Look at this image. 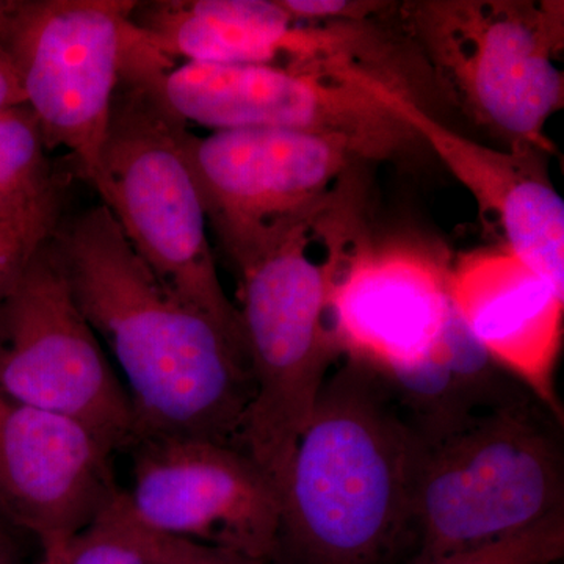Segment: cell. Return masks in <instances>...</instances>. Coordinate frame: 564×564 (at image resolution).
Wrapping results in <instances>:
<instances>
[{
    "label": "cell",
    "mask_w": 564,
    "mask_h": 564,
    "mask_svg": "<svg viewBox=\"0 0 564 564\" xmlns=\"http://www.w3.org/2000/svg\"><path fill=\"white\" fill-rule=\"evenodd\" d=\"M51 245L80 313L120 367L133 441L202 437L240 447L254 397L248 356L158 280L102 203L62 218Z\"/></svg>",
    "instance_id": "1"
},
{
    "label": "cell",
    "mask_w": 564,
    "mask_h": 564,
    "mask_svg": "<svg viewBox=\"0 0 564 564\" xmlns=\"http://www.w3.org/2000/svg\"><path fill=\"white\" fill-rule=\"evenodd\" d=\"M417 454L381 375L344 358L296 441L272 563L395 564L413 551Z\"/></svg>",
    "instance_id": "2"
},
{
    "label": "cell",
    "mask_w": 564,
    "mask_h": 564,
    "mask_svg": "<svg viewBox=\"0 0 564 564\" xmlns=\"http://www.w3.org/2000/svg\"><path fill=\"white\" fill-rule=\"evenodd\" d=\"M358 173L317 206L232 261L254 397L240 447L282 492L296 441L333 364L332 293L369 234Z\"/></svg>",
    "instance_id": "3"
},
{
    "label": "cell",
    "mask_w": 564,
    "mask_h": 564,
    "mask_svg": "<svg viewBox=\"0 0 564 564\" xmlns=\"http://www.w3.org/2000/svg\"><path fill=\"white\" fill-rule=\"evenodd\" d=\"M170 69L172 61L133 28L96 192L158 280L248 356L242 318L223 288L207 236L206 207L188 155L192 132L163 96Z\"/></svg>",
    "instance_id": "4"
},
{
    "label": "cell",
    "mask_w": 564,
    "mask_h": 564,
    "mask_svg": "<svg viewBox=\"0 0 564 564\" xmlns=\"http://www.w3.org/2000/svg\"><path fill=\"white\" fill-rule=\"evenodd\" d=\"M558 423L529 399L484 415L440 443L419 445L413 551L406 564L496 543L564 511Z\"/></svg>",
    "instance_id": "5"
},
{
    "label": "cell",
    "mask_w": 564,
    "mask_h": 564,
    "mask_svg": "<svg viewBox=\"0 0 564 564\" xmlns=\"http://www.w3.org/2000/svg\"><path fill=\"white\" fill-rule=\"evenodd\" d=\"M397 11L470 121L508 148L555 154L545 124L564 106L562 0H414Z\"/></svg>",
    "instance_id": "6"
},
{
    "label": "cell",
    "mask_w": 564,
    "mask_h": 564,
    "mask_svg": "<svg viewBox=\"0 0 564 564\" xmlns=\"http://www.w3.org/2000/svg\"><path fill=\"white\" fill-rule=\"evenodd\" d=\"M132 0H0V46L47 150L65 148L98 191L111 104L132 39Z\"/></svg>",
    "instance_id": "7"
},
{
    "label": "cell",
    "mask_w": 564,
    "mask_h": 564,
    "mask_svg": "<svg viewBox=\"0 0 564 564\" xmlns=\"http://www.w3.org/2000/svg\"><path fill=\"white\" fill-rule=\"evenodd\" d=\"M0 392L84 423L113 452L135 440L129 393L80 313L51 237L0 296Z\"/></svg>",
    "instance_id": "8"
},
{
    "label": "cell",
    "mask_w": 564,
    "mask_h": 564,
    "mask_svg": "<svg viewBox=\"0 0 564 564\" xmlns=\"http://www.w3.org/2000/svg\"><path fill=\"white\" fill-rule=\"evenodd\" d=\"M366 70L185 63L166 70L162 91L174 113L214 131L289 129L344 137L370 162H395L422 141L364 82Z\"/></svg>",
    "instance_id": "9"
},
{
    "label": "cell",
    "mask_w": 564,
    "mask_h": 564,
    "mask_svg": "<svg viewBox=\"0 0 564 564\" xmlns=\"http://www.w3.org/2000/svg\"><path fill=\"white\" fill-rule=\"evenodd\" d=\"M207 221L231 262L299 220L369 159L344 137L229 129L188 137Z\"/></svg>",
    "instance_id": "10"
},
{
    "label": "cell",
    "mask_w": 564,
    "mask_h": 564,
    "mask_svg": "<svg viewBox=\"0 0 564 564\" xmlns=\"http://www.w3.org/2000/svg\"><path fill=\"white\" fill-rule=\"evenodd\" d=\"M132 455L133 519L151 532L272 562L281 497L239 445L141 437Z\"/></svg>",
    "instance_id": "11"
},
{
    "label": "cell",
    "mask_w": 564,
    "mask_h": 564,
    "mask_svg": "<svg viewBox=\"0 0 564 564\" xmlns=\"http://www.w3.org/2000/svg\"><path fill=\"white\" fill-rule=\"evenodd\" d=\"M131 22L169 61L337 73L377 68L386 54L372 24H307L280 0L135 2Z\"/></svg>",
    "instance_id": "12"
},
{
    "label": "cell",
    "mask_w": 564,
    "mask_h": 564,
    "mask_svg": "<svg viewBox=\"0 0 564 564\" xmlns=\"http://www.w3.org/2000/svg\"><path fill=\"white\" fill-rule=\"evenodd\" d=\"M451 263L443 247L425 240L367 234L332 293L333 333L343 358L389 370L432 350L454 310Z\"/></svg>",
    "instance_id": "13"
},
{
    "label": "cell",
    "mask_w": 564,
    "mask_h": 564,
    "mask_svg": "<svg viewBox=\"0 0 564 564\" xmlns=\"http://www.w3.org/2000/svg\"><path fill=\"white\" fill-rule=\"evenodd\" d=\"M364 82L474 196L499 245L564 295V203L549 177V155L467 139L430 115L403 80L364 73Z\"/></svg>",
    "instance_id": "14"
},
{
    "label": "cell",
    "mask_w": 564,
    "mask_h": 564,
    "mask_svg": "<svg viewBox=\"0 0 564 564\" xmlns=\"http://www.w3.org/2000/svg\"><path fill=\"white\" fill-rule=\"evenodd\" d=\"M113 454L84 423L0 392V511L43 552L90 525L117 499Z\"/></svg>",
    "instance_id": "15"
},
{
    "label": "cell",
    "mask_w": 564,
    "mask_h": 564,
    "mask_svg": "<svg viewBox=\"0 0 564 564\" xmlns=\"http://www.w3.org/2000/svg\"><path fill=\"white\" fill-rule=\"evenodd\" d=\"M451 299L494 361L562 422L555 370L562 350L564 295L497 245L452 258Z\"/></svg>",
    "instance_id": "16"
},
{
    "label": "cell",
    "mask_w": 564,
    "mask_h": 564,
    "mask_svg": "<svg viewBox=\"0 0 564 564\" xmlns=\"http://www.w3.org/2000/svg\"><path fill=\"white\" fill-rule=\"evenodd\" d=\"M377 372L422 447L494 411L534 399L474 339L455 306L432 350L408 366Z\"/></svg>",
    "instance_id": "17"
},
{
    "label": "cell",
    "mask_w": 564,
    "mask_h": 564,
    "mask_svg": "<svg viewBox=\"0 0 564 564\" xmlns=\"http://www.w3.org/2000/svg\"><path fill=\"white\" fill-rule=\"evenodd\" d=\"M39 121L28 106L0 113V198L13 217L62 212Z\"/></svg>",
    "instance_id": "18"
},
{
    "label": "cell",
    "mask_w": 564,
    "mask_h": 564,
    "mask_svg": "<svg viewBox=\"0 0 564 564\" xmlns=\"http://www.w3.org/2000/svg\"><path fill=\"white\" fill-rule=\"evenodd\" d=\"M41 564H148L124 489L90 525L44 551Z\"/></svg>",
    "instance_id": "19"
},
{
    "label": "cell",
    "mask_w": 564,
    "mask_h": 564,
    "mask_svg": "<svg viewBox=\"0 0 564 564\" xmlns=\"http://www.w3.org/2000/svg\"><path fill=\"white\" fill-rule=\"evenodd\" d=\"M564 555V511L524 532L429 564H554Z\"/></svg>",
    "instance_id": "20"
},
{
    "label": "cell",
    "mask_w": 564,
    "mask_h": 564,
    "mask_svg": "<svg viewBox=\"0 0 564 564\" xmlns=\"http://www.w3.org/2000/svg\"><path fill=\"white\" fill-rule=\"evenodd\" d=\"M61 221L62 214L0 220V296Z\"/></svg>",
    "instance_id": "21"
},
{
    "label": "cell",
    "mask_w": 564,
    "mask_h": 564,
    "mask_svg": "<svg viewBox=\"0 0 564 564\" xmlns=\"http://www.w3.org/2000/svg\"><path fill=\"white\" fill-rule=\"evenodd\" d=\"M135 525L148 564H273L269 560L151 532L137 521Z\"/></svg>",
    "instance_id": "22"
},
{
    "label": "cell",
    "mask_w": 564,
    "mask_h": 564,
    "mask_svg": "<svg viewBox=\"0 0 564 564\" xmlns=\"http://www.w3.org/2000/svg\"><path fill=\"white\" fill-rule=\"evenodd\" d=\"M295 21L307 24H373L397 10V3L378 0H280Z\"/></svg>",
    "instance_id": "23"
},
{
    "label": "cell",
    "mask_w": 564,
    "mask_h": 564,
    "mask_svg": "<svg viewBox=\"0 0 564 564\" xmlns=\"http://www.w3.org/2000/svg\"><path fill=\"white\" fill-rule=\"evenodd\" d=\"M25 106L24 88L17 66L0 46V113Z\"/></svg>",
    "instance_id": "24"
},
{
    "label": "cell",
    "mask_w": 564,
    "mask_h": 564,
    "mask_svg": "<svg viewBox=\"0 0 564 564\" xmlns=\"http://www.w3.org/2000/svg\"><path fill=\"white\" fill-rule=\"evenodd\" d=\"M54 214H62V212H54ZM47 215V214H44ZM36 217H40V215H36ZM14 218L20 217H13V215L10 214V210L7 209L6 204H3L2 198H0V220H14ZM32 218V217H28Z\"/></svg>",
    "instance_id": "25"
},
{
    "label": "cell",
    "mask_w": 564,
    "mask_h": 564,
    "mask_svg": "<svg viewBox=\"0 0 564 564\" xmlns=\"http://www.w3.org/2000/svg\"><path fill=\"white\" fill-rule=\"evenodd\" d=\"M0 564H14L6 547L0 549Z\"/></svg>",
    "instance_id": "26"
},
{
    "label": "cell",
    "mask_w": 564,
    "mask_h": 564,
    "mask_svg": "<svg viewBox=\"0 0 564 564\" xmlns=\"http://www.w3.org/2000/svg\"><path fill=\"white\" fill-rule=\"evenodd\" d=\"M6 547V544H3L2 538H0V549Z\"/></svg>",
    "instance_id": "27"
}]
</instances>
